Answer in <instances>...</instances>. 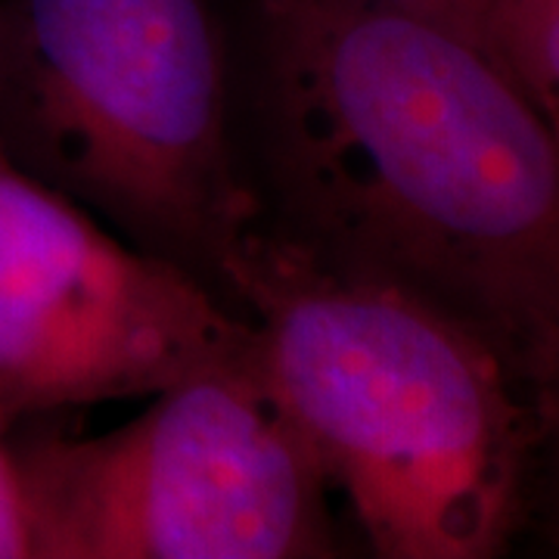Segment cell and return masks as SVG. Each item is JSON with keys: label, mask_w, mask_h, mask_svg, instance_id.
<instances>
[{"label": "cell", "mask_w": 559, "mask_h": 559, "mask_svg": "<svg viewBox=\"0 0 559 559\" xmlns=\"http://www.w3.org/2000/svg\"><path fill=\"white\" fill-rule=\"evenodd\" d=\"M240 143L261 227L559 364V140L498 62L348 0H255Z\"/></svg>", "instance_id": "cell-1"}, {"label": "cell", "mask_w": 559, "mask_h": 559, "mask_svg": "<svg viewBox=\"0 0 559 559\" xmlns=\"http://www.w3.org/2000/svg\"><path fill=\"white\" fill-rule=\"evenodd\" d=\"M224 296L255 373L382 559L500 557L525 520L540 414L473 323L255 227Z\"/></svg>", "instance_id": "cell-2"}, {"label": "cell", "mask_w": 559, "mask_h": 559, "mask_svg": "<svg viewBox=\"0 0 559 559\" xmlns=\"http://www.w3.org/2000/svg\"><path fill=\"white\" fill-rule=\"evenodd\" d=\"M0 153L218 296L261 224L212 0H0Z\"/></svg>", "instance_id": "cell-3"}, {"label": "cell", "mask_w": 559, "mask_h": 559, "mask_svg": "<svg viewBox=\"0 0 559 559\" xmlns=\"http://www.w3.org/2000/svg\"><path fill=\"white\" fill-rule=\"evenodd\" d=\"M32 559L336 557L330 481L255 358L153 395L106 436H10Z\"/></svg>", "instance_id": "cell-4"}, {"label": "cell", "mask_w": 559, "mask_h": 559, "mask_svg": "<svg viewBox=\"0 0 559 559\" xmlns=\"http://www.w3.org/2000/svg\"><path fill=\"white\" fill-rule=\"evenodd\" d=\"M255 358L230 301L0 153V426Z\"/></svg>", "instance_id": "cell-5"}, {"label": "cell", "mask_w": 559, "mask_h": 559, "mask_svg": "<svg viewBox=\"0 0 559 559\" xmlns=\"http://www.w3.org/2000/svg\"><path fill=\"white\" fill-rule=\"evenodd\" d=\"M500 50L510 79L559 140V0H503Z\"/></svg>", "instance_id": "cell-6"}, {"label": "cell", "mask_w": 559, "mask_h": 559, "mask_svg": "<svg viewBox=\"0 0 559 559\" xmlns=\"http://www.w3.org/2000/svg\"><path fill=\"white\" fill-rule=\"evenodd\" d=\"M348 3L389 10V13H401V16H414L419 22L439 25L444 32L479 47L485 57H491L507 72L503 50H500L503 0H348Z\"/></svg>", "instance_id": "cell-7"}, {"label": "cell", "mask_w": 559, "mask_h": 559, "mask_svg": "<svg viewBox=\"0 0 559 559\" xmlns=\"http://www.w3.org/2000/svg\"><path fill=\"white\" fill-rule=\"evenodd\" d=\"M540 414V510H544V532L550 547L559 554V364L538 392Z\"/></svg>", "instance_id": "cell-8"}, {"label": "cell", "mask_w": 559, "mask_h": 559, "mask_svg": "<svg viewBox=\"0 0 559 559\" xmlns=\"http://www.w3.org/2000/svg\"><path fill=\"white\" fill-rule=\"evenodd\" d=\"M0 559H32L25 491L7 426H0Z\"/></svg>", "instance_id": "cell-9"}]
</instances>
